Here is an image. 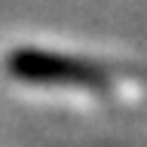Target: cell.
<instances>
[{
	"label": "cell",
	"mask_w": 147,
	"mask_h": 147,
	"mask_svg": "<svg viewBox=\"0 0 147 147\" xmlns=\"http://www.w3.org/2000/svg\"><path fill=\"white\" fill-rule=\"evenodd\" d=\"M6 71L22 86L52 95H74L86 98L92 104H138L147 95V80L138 77V71H126L119 64H104L92 58L61 52H40V49H18L9 55Z\"/></svg>",
	"instance_id": "cell-1"
}]
</instances>
